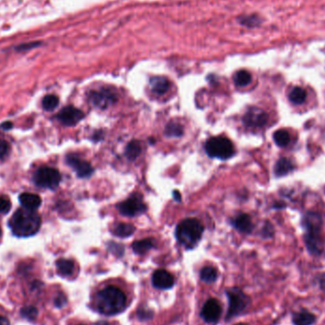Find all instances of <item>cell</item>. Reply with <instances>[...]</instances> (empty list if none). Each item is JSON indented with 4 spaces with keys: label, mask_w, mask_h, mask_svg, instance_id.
<instances>
[{
    "label": "cell",
    "mask_w": 325,
    "mask_h": 325,
    "mask_svg": "<svg viewBox=\"0 0 325 325\" xmlns=\"http://www.w3.org/2000/svg\"><path fill=\"white\" fill-rule=\"evenodd\" d=\"M95 303L96 309L101 314L112 316L126 309L127 296L120 288L110 285L96 294Z\"/></svg>",
    "instance_id": "obj_1"
},
{
    "label": "cell",
    "mask_w": 325,
    "mask_h": 325,
    "mask_svg": "<svg viewBox=\"0 0 325 325\" xmlns=\"http://www.w3.org/2000/svg\"><path fill=\"white\" fill-rule=\"evenodd\" d=\"M9 226L15 236L27 238L35 235L41 227V218L36 211L20 208L14 212Z\"/></svg>",
    "instance_id": "obj_2"
},
{
    "label": "cell",
    "mask_w": 325,
    "mask_h": 325,
    "mask_svg": "<svg viewBox=\"0 0 325 325\" xmlns=\"http://www.w3.org/2000/svg\"><path fill=\"white\" fill-rule=\"evenodd\" d=\"M203 232V225L198 220L187 219L177 227V240L186 247L192 248L201 240Z\"/></svg>",
    "instance_id": "obj_3"
},
{
    "label": "cell",
    "mask_w": 325,
    "mask_h": 325,
    "mask_svg": "<svg viewBox=\"0 0 325 325\" xmlns=\"http://www.w3.org/2000/svg\"><path fill=\"white\" fill-rule=\"evenodd\" d=\"M205 151L210 157L226 160L234 154V146L226 137H213L206 142Z\"/></svg>",
    "instance_id": "obj_4"
},
{
    "label": "cell",
    "mask_w": 325,
    "mask_h": 325,
    "mask_svg": "<svg viewBox=\"0 0 325 325\" xmlns=\"http://www.w3.org/2000/svg\"><path fill=\"white\" fill-rule=\"evenodd\" d=\"M227 295L229 301L228 319L241 315L248 308L251 303L250 298L246 294H244V291H242L240 288H230L227 291Z\"/></svg>",
    "instance_id": "obj_5"
},
{
    "label": "cell",
    "mask_w": 325,
    "mask_h": 325,
    "mask_svg": "<svg viewBox=\"0 0 325 325\" xmlns=\"http://www.w3.org/2000/svg\"><path fill=\"white\" fill-rule=\"evenodd\" d=\"M32 179L34 184L39 188L55 190L61 182V175L55 168L41 166L34 172Z\"/></svg>",
    "instance_id": "obj_6"
},
{
    "label": "cell",
    "mask_w": 325,
    "mask_h": 325,
    "mask_svg": "<svg viewBox=\"0 0 325 325\" xmlns=\"http://www.w3.org/2000/svg\"><path fill=\"white\" fill-rule=\"evenodd\" d=\"M118 209L125 216L134 217L145 212L146 205L140 197L132 196L127 201L120 203L118 205Z\"/></svg>",
    "instance_id": "obj_7"
},
{
    "label": "cell",
    "mask_w": 325,
    "mask_h": 325,
    "mask_svg": "<svg viewBox=\"0 0 325 325\" xmlns=\"http://www.w3.org/2000/svg\"><path fill=\"white\" fill-rule=\"evenodd\" d=\"M222 315V306L216 298H210L203 304L201 316L204 322L208 324H216Z\"/></svg>",
    "instance_id": "obj_8"
},
{
    "label": "cell",
    "mask_w": 325,
    "mask_h": 325,
    "mask_svg": "<svg viewBox=\"0 0 325 325\" xmlns=\"http://www.w3.org/2000/svg\"><path fill=\"white\" fill-rule=\"evenodd\" d=\"M90 101L96 108L104 109L116 101V96L110 90L102 89L97 92H92L90 94Z\"/></svg>",
    "instance_id": "obj_9"
},
{
    "label": "cell",
    "mask_w": 325,
    "mask_h": 325,
    "mask_svg": "<svg viewBox=\"0 0 325 325\" xmlns=\"http://www.w3.org/2000/svg\"><path fill=\"white\" fill-rule=\"evenodd\" d=\"M304 243L313 256H321L324 252L325 242L320 232H306L304 235Z\"/></svg>",
    "instance_id": "obj_10"
},
{
    "label": "cell",
    "mask_w": 325,
    "mask_h": 325,
    "mask_svg": "<svg viewBox=\"0 0 325 325\" xmlns=\"http://www.w3.org/2000/svg\"><path fill=\"white\" fill-rule=\"evenodd\" d=\"M66 162L70 167H72L76 171L77 176L80 178H88L94 173V168L92 164L82 160L77 155L68 154L66 158Z\"/></svg>",
    "instance_id": "obj_11"
},
{
    "label": "cell",
    "mask_w": 325,
    "mask_h": 325,
    "mask_svg": "<svg viewBox=\"0 0 325 325\" xmlns=\"http://www.w3.org/2000/svg\"><path fill=\"white\" fill-rule=\"evenodd\" d=\"M84 118V113L80 109L72 106L63 108L58 114L57 119L65 126H74Z\"/></svg>",
    "instance_id": "obj_12"
},
{
    "label": "cell",
    "mask_w": 325,
    "mask_h": 325,
    "mask_svg": "<svg viewBox=\"0 0 325 325\" xmlns=\"http://www.w3.org/2000/svg\"><path fill=\"white\" fill-rule=\"evenodd\" d=\"M268 120L267 114L260 108H250L244 115V122L249 127L260 128L264 126Z\"/></svg>",
    "instance_id": "obj_13"
},
{
    "label": "cell",
    "mask_w": 325,
    "mask_h": 325,
    "mask_svg": "<svg viewBox=\"0 0 325 325\" xmlns=\"http://www.w3.org/2000/svg\"><path fill=\"white\" fill-rule=\"evenodd\" d=\"M152 285L158 289H169L174 285V277L164 269H158L152 275Z\"/></svg>",
    "instance_id": "obj_14"
},
{
    "label": "cell",
    "mask_w": 325,
    "mask_h": 325,
    "mask_svg": "<svg viewBox=\"0 0 325 325\" xmlns=\"http://www.w3.org/2000/svg\"><path fill=\"white\" fill-rule=\"evenodd\" d=\"M302 225L306 232H319L322 228L323 220L319 213L308 212L303 217Z\"/></svg>",
    "instance_id": "obj_15"
},
{
    "label": "cell",
    "mask_w": 325,
    "mask_h": 325,
    "mask_svg": "<svg viewBox=\"0 0 325 325\" xmlns=\"http://www.w3.org/2000/svg\"><path fill=\"white\" fill-rule=\"evenodd\" d=\"M317 320V316L307 309H301L292 315V323L294 325H314Z\"/></svg>",
    "instance_id": "obj_16"
},
{
    "label": "cell",
    "mask_w": 325,
    "mask_h": 325,
    "mask_svg": "<svg viewBox=\"0 0 325 325\" xmlns=\"http://www.w3.org/2000/svg\"><path fill=\"white\" fill-rule=\"evenodd\" d=\"M19 202L24 208L35 211L41 205V198L36 194L26 192L19 196Z\"/></svg>",
    "instance_id": "obj_17"
},
{
    "label": "cell",
    "mask_w": 325,
    "mask_h": 325,
    "mask_svg": "<svg viewBox=\"0 0 325 325\" xmlns=\"http://www.w3.org/2000/svg\"><path fill=\"white\" fill-rule=\"evenodd\" d=\"M149 83H150V88H151L152 92L157 95H163L169 89V82L165 77H162V76L152 77Z\"/></svg>",
    "instance_id": "obj_18"
},
{
    "label": "cell",
    "mask_w": 325,
    "mask_h": 325,
    "mask_svg": "<svg viewBox=\"0 0 325 325\" xmlns=\"http://www.w3.org/2000/svg\"><path fill=\"white\" fill-rule=\"evenodd\" d=\"M233 225L238 230L244 232V233H250L253 229L251 218L247 214H242V215L237 217L234 220Z\"/></svg>",
    "instance_id": "obj_19"
},
{
    "label": "cell",
    "mask_w": 325,
    "mask_h": 325,
    "mask_svg": "<svg viewBox=\"0 0 325 325\" xmlns=\"http://www.w3.org/2000/svg\"><path fill=\"white\" fill-rule=\"evenodd\" d=\"M293 169H294L293 163L286 158H282L275 164L274 172L276 176H285L286 174L290 173Z\"/></svg>",
    "instance_id": "obj_20"
},
{
    "label": "cell",
    "mask_w": 325,
    "mask_h": 325,
    "mask_svg": "<svg viewBox=\"0 0 325 325\" xmlns=\"http://www.w3.org/2000/svg\"><path fill=\"white\" fill-rule=\"evenodd\" d=\"M58 273L63 277H69L74 271V262L67 259H60L56 261Z\"/></svg>",
    "instance_id": "obj_21"
},
{
    "label": "cell",
    "mask_w": 325,
    "mask_h": 325,
    "mask_svg": "<svg viewBox=\"0 0 325 325\" xmlns=\"http://www.w3.org/2000/svg\"><path fill=\"white\" fill-rule=\"evenodd\" d=\"M306 97H307V94H306L305 90H303L300 87L294 88L291 91V93L289 94V100L292 103L297 104V105L302 104L306 100Z\"/></svg>",
    "instance_id": "obj_22"
},
{
    "label": "cell",
    "mask_w": 325,
    "mask_h": 325,
    "mask_svg": "<svg viewBox=\"0 0 325 325\" xmlns=\"http://www.w3.org/2000/svg\"><path fill=\"white\" fill-rule=\"evenodd\" d=\"M135 228L132 225L130 224H119L118 226H116V228H114L113 233L115 236H118L120 238H127L130 237V235H132L134 233Z\"/></svg>",
    "instance_id": "obj_23"
},
{
    "label": "cell",
    "mask_w": 325,
    "mask_h": 325,
    "mask_svg": "<svg viewBox=\"0 0 325 325\" xmlns=\"http://www.w3.org/2000/svg\"><path fill=\"white\" fill-rule=\"evenodd\" d=\"M154 244L153 241L150 239H145L142 241H137L134 244H132V248L134 252L137 254H145L148 251H149L151 248H153Z\"/></svg>",
    "instance_id": "obj_24"
},
{
    "label": "cell",
    "mask_w": 325,
    "mask_h": 325,
    "mask_svg": "<svg viewBox=\"0 0 325 325\" xmlns=\"http://www.w3.org/2000/svg\"><path fill=\"white\" fill-rule=\"evenodd\" d=\"M252 80L251 74L247 70H239L234 75V82L238 87H245L250 84Z\"/></svg>",
    "instance_id": "obj_25"
},
{
    "label": "cell",
    "mask_w": 325,
    "mask_h": 325,
    "mask_svg": "<svg viewBox=\"0 0 325 325\" xmlns=\"http://www.w3.org/2000/svg\"><path fill=\"white\" fill-rule=\"evenodd\" d=\"M273 138H274L275 143L281 148H285L286 146H288V144L290 143V134L285 130H277L274 133Z\"/></svg>",
    "instance_id": "obj_26"
},
{
    "label": "cell",
    "mask_w": 325,
    "mask_h": 325,
    "mask_svg": "<svg viewBox=\"0 0 325 325\" xmlns=\"http://www.w3.org/2000/svg\"><path fill=\"white\" fill-rule=\"evenodd\" d=\"M141 151H142V149H141L140 143L138 141H131L126 149V156L130 160H135L136 158L140 155Z\"/></svg>",
    "instance_id": "obj_27"
},
{
    "label": "cell",
    "mask_w": 325,
    "mask_h": 325,
    "mask_svg": "<svg viewBox=\"0 0 325 325\" xmlns=\"http://www.w3.org/2000/svg\"><path fill=\"white\" fill-rule=\"evenodd\" d=\"M218 278L217 270L212 266H206L201 271V279L206 284H213Z\"/></svg>",
    "instance_id": "obj_28"
},
{
    "label": "cell",
    "mask_w": 325,
    "mask_h": 325,
    "mask_svg": "<svg viewBox=\"0 0 325 325\" xmlns=\"http://www.w3.org/2000/svg\"><path fill=\"white\" fill-rule=\"evenodd\" d=\"M165 135L168 137H180L183 135L184 129L178 123H169L165 128Z\"/></svg>",
    "instance_id": "obj_29"
},
{
    "label": "cell",
    "mask_w": 325,
    "mask_h": 325,
    "mask_svg": "<svg viewBox=\"0 0 325 325\" xmlns=\"http://www.w3.org/2000/svg\"><path fill=\"white\" fill-rule=\"evenodd\" d=\"M58 104H59L58 97L53 95L45 96L44 99H43V101H42V107H43L44 109H46L48 111L54 110V108H57Z\"/></svg>",
    "instance_id": "obj_30"
},
{
    "label": "cell",
    "mask_w": 325,
    "mask_h": 325,
    "mask_svg": "<svg viewBox=\"0 0 325 325\" xmlns=\"http://www.w3.org/2000/svg\"><path fill=\"white\" fill-rule=\"evenodd\" d=\"M38 315V311L34 306L29 305L21 309V316L30 321H33Z\"/></svg>",
    "instance_id": "obj_31"
},
{
    "label": "cell",
    "mask_w": 325,
    "mask_h": 325,
    "mask_svg": "<svg viewBox=\"0 0 325 325\" xmlns=\"http://www.w3.org/2000/svg\"><path fill=\"white\" fill-rule=\"evenodd\" d=\"M241 24L247 27H256L260 24V18L257 15H248V16H244L240 19Z\"/></svg>",
    "instance_id": "obj_32"
},
{
    "label": "cell",
    "mask_w": 325,
    "mask_h": 325,
    "mask_svg": "<svg viewBox=\"0 0 325 325\" xmlns=\"http://www.w3.org/2000/svg\"><path fill=\"white\" fill-rule=\"evenodd\" d=\"M11 202L4 198V197H0V214H6L10 211L11 209Z\"/></svg>",
    "instance_id": "obj_33"
},
{
    "label": "cell",
    "mask_w": 325,
    "mask_h": 325,
    "mask_svg": "<svg viewBox=\"0 0 325 325\" xmlns=\"http://www.w3.org/2000/svg\"><path fill=\"white\" fill-rule=\"evenodd\" d=\"M315 282L319 286L320 290L325 294V272L320 273L315 277Z\"/></svg>",
    "instance_id": "obj_34"
},
{
    "label": "cell",
    "mask_w": 325,
    "mask_h": 325,
    "mask_svg": "<svg viewBox=\"0 0 325 325\" xmlns=\"http://www.w3.org/2000/svg\"><path fill=\"white\" fill-rule=\"evenodd\" d=\"M9 144L0 138V161L3 160L9 152Z\"/></svg>",
    "instance_id": "obj_35"
},
{
    "label": "cell",
    "mask_w": 325,
    "mask_h": 325,
    "mask_svg": "<svg viewBox=\"0 0 325 325\" xmlns=\"http://www.w3.org/2000/svg\"><path fill=\"white\" fill-rule=\"evenodd\" d=\"M66 302H67V298H66L65 295H63V294H59V295L56 297V298L54 299V304H55V306H57V307H59V308L63 307V306L66 304Z\"/></svg>",
    "instance_id": "obj_36"
},
{
    "label": "cell",
    "mask_w": 325,
    "mask_h": 325,
    "mask_svg": "<svg viewBox=\"0 0 325 325\" xmlns=\"http://www.w3.org/2000/svg\"><path fill=\"white\" fill-rule=\"evenodd\" d=\"M39 43H37V42H34V43H28V44H22V45H20L17 49L18 50H29V49H32V48H34V47H36V46H39L38 45Z\"/></svg>",
    "instance_id": "obj_37"
},
{
    "label": "cell",
    "mask_w": 325,
    "mask_h": 325,
    "mask_svg": "<svg viewBox=\"0 0 325 325\" xmlns=\"http://www.w3.org/2000/svg\"><path fill=\"white\" fill-rule=\"evenodd\" d=\"M12 128H13V123L12 122L3 123V124H1V126H0V129H2V130H11Z\"/></svg>",
    "instance_id": "obj_38"
},
{
    "label": "cell",
    "mask_w": 325,
    "mask_h": 325,
    "mask_svg": "<svg viewBox=\"0 0 325 325\" xmlns=\"http://www.w3.org/2000/svg\"><path fill=\"white\" fill-rule=\"evenodd\" d=\"M0 325H10V322L5 317H0Z\"/></svg>",
    "instance_id": "obj_39"
},
{
    "label": "cell",
    "mask_w": 325,
    "mask_h": 325,
    "mask_svg": "<svg viewBox=\"0 0 325 325\" xmlns=\"http://www.w3.org/2000/svg\"><path fill=\"white\" fill-rule=\"evenodd\" d=\"M174 198H175V200L178 201V202L181 201V195H180V192L174 191Z\"/></svg>",
    "instance_id": "obj_40"
},
{
    "label": "cell",
    "mask_w": 325,
    "mask_h": 325,
    "mask_svg": "<svg viewBox=\"0 0 325 325\" xmlns=\"http://www.w3.org/2000/svg\"><path fill=\"white\" fill-rule=\"evenodd\" d=\"M245 325V324H239V325Z\"/></svg>",
    "instance_id": "obj_41"
},
{
    "label": "cell",
    "mask_w": 325,
    "mask_h": 325,
    "mask_svg": "<svg viewBox=\"0 0 325 325\" xmlns=\"http://www.w3.org/2000/svg\"><path fill=\"white\" fill-rule=\"evenodd\" d=\"M1 235H2V231H1V228H0V237H1Z\"/></svg>",
    "instance_id": "obj_42"
}]
</instances>
